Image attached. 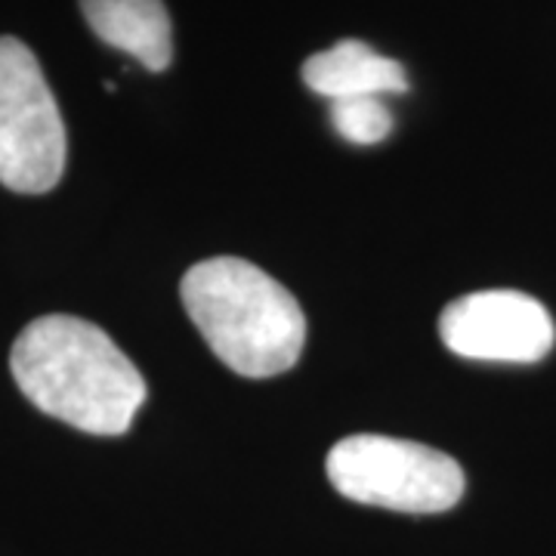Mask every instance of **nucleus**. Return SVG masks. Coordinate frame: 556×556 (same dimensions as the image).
I'll return each mask as SVG.
<instances>
[{"label": "nucleus", "instance_id": "nucleus-1", "mask_svg": "<svg viewBox=\"0 0 556 556\" xmlns=\"http://www.w3.org/2000/svg\"><path fill=\"white\" fill-rule=\"evenodd\" d=\"M10 368L35 408L93 437L127 433L149 393L118 343L100 325L75 316H43L25 325Z\"/></svg>", "mask_w": 556, "mask_h": 556}, {"label": "nucleus", "instance_id": "nucleus-2", "mask_svg": "<svg viewBox=\"0 0 556 556\" xmlns=\"http://www.w3.org/2000/svg\"><path fill=\"white\" fill-rule=\"evenodd\" d=\"M179 298L214 356L241 378H276L298 365L306 343L303 309L254 263L201 260L182 276Z\"/></svg>", "mask_w": 556, "mask_h": 556}, {"label": "nucleus", "instance_id": "nucleus-3", "mask_svg": "<svg viewBox=\"0 0 556 556\" xmlns=\"http://www.w3.org/2000/svg\"><path fill=\"white\" fill-rule=\"evenodd\" d=\"M325 470L343 497L399 514H445L467 489L452 455L378 433L340 439L328 452Z\"/></svg>", "mask_w": 556, "mask_h": 556}, {"label": "nucleus", "instance_id": "nucleus-4", "mask_svg": "<svg viewBox=\"0 0 556 556\" xmlns=\"http://www.w3.org/2000/svg\"><path fill=\"white\" fill-rule=\"evenodd\" d=\"M65 155L60 105L35 53L0 38V182L20 195H43L62 179Z\"/></svg>", "mask_w": 556, "mask_h": 556}, {"label": "nucleus", "instance_id": "nucleus-5", "mask_svg": "<svg viewBox=\"0 0 556 556\" xmlns=\"http://www.w3.org/2000/svg\"><path fill=\"white\" fill-rule=\"evenodd\" d=\"M439 338L455 356L529 365L551 353L556 328L541 300L519 291H477L442 309Z\"/></svg>", "mask_w": 556, "mask_h": 556}, {"label": "nucleus", "instance_id": "nucleus-6", "mask_svg": "<svg viewBox=\"0 0 556 556\" xmlns=\"http://www.w3.org/2000/svg\"><path fill=\"white\" fill-rule=\"evenodd\" d=\"M90 31L121 53L164 72L174 62V25L164 0H80Z\"/></svg>", "mask_w": 556, "mask_h": 556}, {"label": "nucleus", "instance_id": "nucleus-7", "mask_svg": "<svg viewBox=\"0 0 556 556\" xmlns=\"http://www.w3.org/2000/svg\"><path fill=\"white\" fill-rule=\"evenodd\" d=\"M300 75L313 93L331 102L408 90L405 68L396 60L375 53L362 40H340L331 50L309 56Z\"/></svg>", "mask_w": 556, "mask_h": 556}, {"label": "nucleus", "instance_id": "nucleus-8", "mask_svg": "<svg viewBox=\"0 0 556 556\" xmlns=\"http://www.w3.org/2000/svg\"><path fill=\"white\" fill-rule=\"evenodd\" d=\"M334 130L353 146H378L393 130V115L380 97H356V100L331 102Z\"/></svg>", "mask_w": 556, "mask_h": 556}]
</instances>
